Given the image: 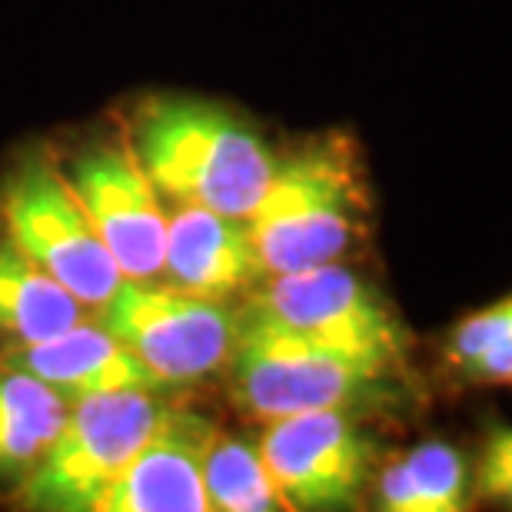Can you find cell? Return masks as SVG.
Wrapping results in <instances>:
<instances>
[{
	"label": "cell",
	"instance_id": "9c48e42d",
	"mask_svg": "<svg viewBox=\"0 0 512 512\" xmlns=\"http://www.w3.org/2000/svg\"><path fill=\"white\" fill-rule=\"evenodd\" d=\"M256 446L286 509L353 506L373 466V443L350 419V409L270 419Z\"/></svg>",
	"mask_w": 512,
	"mask_h": 512
},
{
	"label": "cell",
	"instance_id": "6da1fadb",
	"mask_svg": "<svg viewBox=\"0 0 512 512\" xmlns=\"http://www.w3.org/2000/svg\"><path fill=\"white\" fill-rule=\"evenodd\" d=\"M127 140L163 203H197L230 217H250L276 170L260 133L203 100H147Z\"/></svg>",
	"mask_w": 512,
	"mask_h": 512
},
{
	"label": "cell",
	"instance_id": "ba28073f",
	"mask_svg": "<svg viewBox=\"0 0 512 512\" xmlns=\"http://www.w3.org/2000/svg\"><path fill=\"white\" fill-rule=\"evenodd\" d=\"M97 237L130 280H157L167 247V203L130 140H97L64 170Z\"/></svg>",
	"mask_w": 512,
	"mask_h": 512
},
{
	"label": "cell",
	"instance_id": "8992f818",
	"mask_svg": "<svg viewBox=\"0 0 512 512\" xmlns=\"http://www.w3.org/2000/svg\"><path fill=\"white\" fill-rule=\"evenodd\" d=\"M7 240L67 286L84 306H104L124 280L114 256L80 207L67 173L47 157H27L0 190Z\"/></svg>",
	"mask_w": 512,
	"mask_h": 512
},
{
	"label": "cell",
	"instance_id": "8fae6325",
	"mask_svg": "<svg viewBox=\"0 0 512 512\" xmlns=\"http://www.w3.org/2000/svg\"><path fill=\"white\" fill-rule=\"evenodd\" d=\"M0 360L50 386L67 403L100 393H127V389H137V393L170 389L114 333L104 326H87L84 320L54 340L4 346Z\"/></svg>",
	"mask_w": 512,
	"mask_h": 512
},
{
	"label": "cell",
	"instance_id": "2e32d148",
	"mask_svg": "<svg viewBox=\"0 0 512 512\" xmlns=\"http://www.w3.org/2000/svg\"><path fill=\"white\" fill-rule=\"evenodd\" d=\"M203 489L207 503L217 512H273L286 509L270 469H266L260 446L240 436L213 433L203 453Z\"/></svg>",
	"mask_w": 512,
	"mask_h": 512
},
{
	"label": "cell",
	"instance_id": "7c38bea8",
	"mask_svg": "<svg viewBox=\"0 0 512 512\" xmlns=\"http://www.w3.org/2000/svg\"><path fill=\"white\" fill-rule=\"evenodd\" d=\"M160 276L180 290L220 300L266 280L247 217H230L197 203H167V247Z\"/></svg>",
	"mask_w": 512,
	"mask_h": 512
},
{
	"label": "cell",
	"instance_id": "52a82bcc",
	"mask_svg": "<svg viewBox=\"0 0 512 512\" xmlns=\"http://www.w3.org/2000/svg\"><path fill=\"white\" fill-rule=\"evenodd\" d=\"M100 320L170 389L223 370L237 343V313L220 296L130 276L100 306Z\"/></svg>",
	"mask_w": 512,
	"mask_h": 512
},
{
	"label": "cell",
	"instance_id": "7a4b0ae2",
	"mask_svg": "<svg viewBox=\"0 0 512 512\" xmlns=\"http://www.w3.org/2000/svg\"><path fill=\"white\" fill-rule=\"evenodd\" d=\"M366 193L353 150L320 140L286 160L266 183L247 227L263 273L280 276L340 263L363 233Z\"/></svg>",
	"mask_w": 512,
	"mask_h": 512
},
{
	"label": "cell",
	"instance_id": "5bb4252c",
	"mask_svg": "<svg viewBox=\"0 0 512 512\" xmlns=\"http://www.w3.org/2000/svg\"><path fill=\"white\" fill-rule=\"evenodd\" d=\"M67 416V399L0 360V479L20 483Z\"/></svg>",
	"mask_w": 512,
	"mask_h": 512
},
{
	"label": "cell",
	"instance_id": "5b68a950",
	"mask_svg": "<svg viewBox=\"0 0 512 512\" xmlns=\"http://www.w3.org/2000/svg\"><path fill=\"white\" fill-rule=\"evenodd\" d=\"M240 313L389 373L403 363L409 343L383 296L340 263L266 276Z\"/></svg>",
	"mask_w": 512,
	"mask_h": 512
},
{
	"label": "cell",
	"instance_id": "3957f363",
	"mask_svg": "<svg viewBox=\"0 0 512 512\" xmlns=\"http://www.w3.org/2000/svg\"><path fill=\"white\" fill-rule=\"evenodd\" d=\"M167 413L153 393H100L67 403L37 466L20 479V503L44 512H97L130 456Z\"/></svg>",
	"mask_w": 512,
	"mask_h": 512
},
{
	"label": "cell",
	"instance_id": "30bf717a",
	"mask_svg": "<svg viewBox=\"0 0 512 512\" xmlns=\"http://www.w3.org/2000/svg\"><path fill=\"white\" fill-rule=\"evenodd\" d=\"M213 433L217 429L203 416L167 409L110 483L97 512H207L203 453Z\"/></svg>",
	"mask_w": 512,
	"mask_h": 512
},
{
	"label": "cell",
	"instance_id": "9a60e30c",
	"mask_svg": "<svg viewBox=\"0 0 512 512\" xmlns=\"http://www.w3.org/2000/svg\"><path fill=\"white\" fill-rule=\"evenodd\" d=\"M469 499L463 456L429 439L393 459L380 473V506L389 512H459Z\"/></svg>",
	"mask_w": 512,
	"mask_h": 512
},
{
	"label": "cell",
	"instance_id": "277c9868",
	"mask_svg": "<svg viewBox=\"0 0 512 512\" xmlns=\"http://www.w3.org/2000/svg\"><path fill=\"white\" fill-rule=\"evenodd\" d=\"M227 366L233 403L266 423L313 409H353L370 399L389 373L313 346L247 313H237V343Z\"/></svg>",
	"mask_w": 512,
	"mask_h": 512
},
{
	"label": "cell",
	"instance_id": "4fadbf2b",
	"mask_svg": "<svg viewBox=\"0 0 512 512\" xmlns=\"http://www.w3.org/2000/svg\"><path fill=\"white\" fill-rule=\"evenodd\" d=\"M67 286L37 266L10 240H0V343L24 346L54 340L84 320V310Z\"/></svg>",
	"mask_w": 512,
	"mask_h": 512
},
{
	"label": "cell",
	"instance_id": "ac0fdd59",
	"mask_svg": "<svg viewBox=\"0 0 512 512\" xmlns=\"http://www.w3.org/2000/svg\"><path fill=\"white\" fill-rule=\"evenodd\" d=\"M476 493L512 506V429H493L483 463L476 469Z\"/></svg>",
	"mask_w": 512,
	"mask_h": 512
},
{
	"label": "cell",
	"instance_id": "e0dca14e",
	"mask_svg": "<svg viewBox=\"0 0 512 512\" xmlns=\"http://www.w3.org/2000/svg\"><path fill=\"white\" fill-rule=\"evenodd\" d=\"M446 363L466 380L512 383V296L466 316L449 333Z\"/></svg>",
	"mask_w": 512,
	"mask_h": 512
}]
</instances>
